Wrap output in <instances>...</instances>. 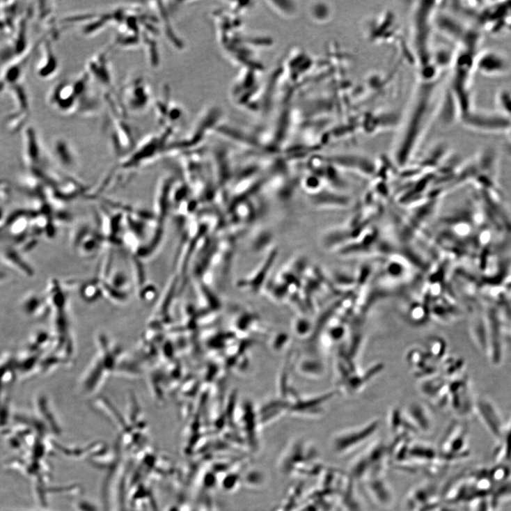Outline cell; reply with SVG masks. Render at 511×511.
Returning <instances> with one entry per match:
<instances>
[{
	"instance_id": "cell-1",
	"label": "cell",
	"mask_w": 511,
	"mask_h": 511,
	"mask_svg": "<svg viewBox=\"0 0 511 511\" xmlns=\"http://www.w3.org/2000/svg\"><path fill=\"white\" fill-rule=\"evenodd\" d=\"M122 97L127 109L133 111H143L151 99L150 88L143 79H134L125 86Z\"/></svg>"
},
{
	"instance_id": "cell-2",
	"label": "cell",
	"mask_w": 511,
	"mask_h": 511,
	"mask_svg": "<svg viewBox=\"0 0 511 511\" xmlns=\"http://www.w3.org/2000/svg\"><path fill=\"white\" fill-rule=\"evenodd\" d=\"M478 68L484 75L501 76L508 69L506 58L499 53L487 52L483 53L478 61Z\"/></svg>"
},
{
	"instance_id": "cell-3",
	"label": "cell",
	"mask_w": 511,
	"mask_h": 511,
	"mask_svg": "<svg viewBox=\"0 0 511 511\" xmlns=\"http://www.w3.org/2000/svg\"><path fill=\"white\" fill-rule=\"evenodd\" d=\"M89 63L90 72L88 74L95 77L100 83L106 88H111V76L109 70V66L106 65L105 54L96 56Z\"/></svg>"
},
{
	"instance_id": "cell-4",
	"label": "cell",
	"mask_w": 511,
	"mask_h": 511,
	"mask_svg": "<svg viewBox=\"0 0 511 511\" xmlns=\"http://www.w3.org/2000/svg\"><path fill=\"white\" fill-rule=\"evenodd\" d=\"M41 61H40L36 72L38 75L43 79L52 77L58 70V61L52 52L49 45H46Z\"/></svg>"
},
{
	"instance_id": "cell-5",
	"label": "cell",
	"mask_w": 511,
	"mask_h": 511,
	"mask_svg": "<svg viewBox=\"0 0 511 511\" xmlns=\"http://www.w3.org/2000/svg\"><path fill=\"white\" fill-rule=\"evenodd\" d=\"M429 347L432 357V359L434 360L440 359L444 356L445 345L443 340L438 339L431 340Z\"/></svg>"
},
{
	"instance_id": "cell-6",
	"label": "cell",
	"mask_w": 511,
	"mask_h": 511,
	"mask_svg": "<svg viewBox=\"0 0 511 511\" xmlns=\"http://www.w3.org/2000/svg\"><path fill=\"white\" fill-rule=\"evenodd\" d=\"M510 132H511V127H510Z\"/></svg>"
}]
</instances>
